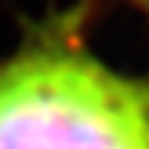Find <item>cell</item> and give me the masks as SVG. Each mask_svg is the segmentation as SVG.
Masks as SVG:
<instances>
[{
    "mask_svg": "<svg viewBox=\"0 0 149 149\" xmlns=\"http://www.w3.org/2000/svg\"><path fill=\"white\" fill-rule=\"evenodd\" d=\"M0 149H149V73L100 61L70 22L0 61Z\"/></svg>",
    "mask_w": 149,
    "mask_h": 149,
    "instance_id": "cell-1",
    "label": "cell"
},
{
    "mask_svg": "<svg viewBox=\"0 0 149 149\" xmlns=\"http://www.w3.org/2000/svg\"><path fill=\"white\" fill-rule=\"evenodd\" d=\"M137 3H140V6H143V9H146V12H149V0H137Z\"/></svg>",
    "mask_w": 149,
    "mask_h": 149,
    "instance_id": "cell-2",
    "label": "cell"
}]
</instances>
